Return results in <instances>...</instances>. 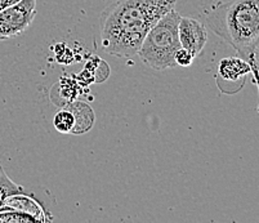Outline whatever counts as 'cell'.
<instances>
[{"label":"cell","instance_id":"3","mask_svg":"<svg viewBox=\"0 0 259 223\" xmlns=\"http://www.w3.org/2000/svg\"><path fill=\"white\" fill-rule=\"evenodd\" d=\"M181 15L174 8L162 16L143 39L138 57L151 69L161 71L176 66V53L181 47L178 25Z\"/></svg>","mask_w":259,"mask_h":223},{"label":"cell","instance_id":"6","mask_svg":"<svg viewBox=\"0 0 259 223\" xmlns=\"http://www.w3.org/2000/svg\"><path fill=\"white\" fill-rule=\"evenodd\" d=\"M4 206L27 213V214L32 215L36 219V222H39V220L40 222H46V220L52 219V217H49L48 213L43 209V206L40 205L39 201L35 200L31 195H26L25 192L12 195V196L7 198L6 201H4Z\"/></svg>","mask_w":259,"mask_h":223},{"label":"cell","instance_id":"14","mask_svg":"<svg viewBox=\"0 0 259 223\" xmlns=\"http://www.w3.org/2000/svg\"><path fill=\"white\" fill-rule=\"evenodd\" d=\"M17 2H20V0H0V11H3L4 8L12 6V4L17 3Z\"/></svg>","mask_w":259,"mask_h":223},{"label":"cell","instance_id":"5","mask_svg":"<svg viewBox=\"0 0 259 223\" xmlns=\"http://www.w3.org/2000/svg\"><path fill=\"white\" fill-rule=\"evenodd\" d=\"M178 36L181 47L191 52L195 57L201 53L208 41L206 27L200 21L192 17H181L178 25Z\"/></svg>","mask_w":259,"mask_h":223},{"label":"cell","instance_id":"8","mask_svg":"<svg viewBox=\"0 0 259 223\" xmlns=\"http://www.w3.org/2000/svg\"><path fill=\"white\" fill-rule=\"evenodd\" d=\"M72 111L75 116V128L72 133L81 135L88 132L94 125V112L91 107L83 102H75L67 106Z\"/></svg>","mask_w":259,"mask_h":223},{"label":"cell","instance_id":"4","mask_svg":"<svg viewBox=\"0 0 259 223\" xmlns=\"http://www.w3.org/2000/svg\"><path fill=\"white\" fill-rule=\"evenodd\" d=\"M36 0H20L0 11V41L25 32L36 16Z\"/></svg>","mask_w":259,"mask_h":223},{"label":"cell","instance_id":"2","mask_svg":"<svg viewBox=\"0 0 259 223\" xmlns=\"http://www.w3.org/2000/svg\"><path fill=\"white\" fill-rule=\"evenodd\" d=\"M210 29L248 60L259 39V0H234L208 17Z\"/></svg>","mask_w":259,"mask_h":223},{"label":"cell","instance_id":"12","mask_svg":"<svg viewBox=\"0 0 259 223\" xmlns=\"http://www.w3.org/2000/svg\"><path fill=\"white\" fill-rule=\"evenodd\" d=\"M250 65L251 72L254 75V81H255L256 86H258V93H259V39L256 41V44L254 46L253 51H251L250 56L246 60Z\"/></svg>","mask_w":259,"mask_h":223},{"label":"cell","instance_id":"9","mask_svg":"<svg viewBox=\"0 0 259 223\" xmlns=\"http://www.w3.org/2000/svg\"><path fill=\"white\" fill-rule=\"evenodd\" d=\"M53 125L60 133H72L75 128V116L72 111L67 107L60 110L53 117Z\"/></svg>","mask_w":259,"mask_h":223},{"label":"cell","instance_id":"1","mask_svg":"<svg viewBox=\"0 0 259 223\" xmlns=\"http://www.w3.org/2000/svg\"><path fill=\"white\" fill-rule=\"evenodd\" d=\"M177 0H117L100 18L101 44L117 58L137 56L152 26L174 8Z\"/></svg>","mask_w":259,"mask_h":223},{"label":"cell","instance_id":"7","mask_svg":"<svg viewBox=\"0 0 259 223\" xmlns=\"http://www.w3.org/2000/svg\"><path fill=\"white\" fill-rule=\"evenodd\" d=\"M250 65L246 60L241 57H228L221 61L218 66V77L220 80H225L226 83H236L250 74Z\"/></svg>","mask_w":259,"mask_h":223},{"label":"cell","instance_id":"11","mask_svg":"<svg viewBox=\"0 0 259 223\" xmlns=\"http://www.w3.org/2000/svg\"><path fill=\"white\" fill-rule=\"evenodd\" d=\"M23 222H36L32 215L27 214L17 210V209H12L8 206H2L0 208V223H23Z\"/></svg>","mask_w":259,"mask_h":223},{"label":"cell","instance_id":"10","mask_svg":"<svg viewBox=\"0 0 259 223\" xmlns=\"http://www.w3.org/2000/svg\"><path fill=\"white\" fill-rule=\"evenodd\" d=\"M23 189L18 185H16L12 180H9L6 174L4 169L0 165V208L4 205V201L7 198L16 194H22Z\"/></svg>","mask_w":259,"mask_h":223},{"label":"cell","instance_id":"13","mask_svg":"<svg viewBox=\"0 0 259 223\" xmlns=\"http://www.w3.org/2000/svg\"><path fill=\"white\" fill-rule=\"evenodd\" d=\"M174 60H176V65H178V66L188 67L192 65V62H194L195 56L192 55L191 52H188L187 49L180 48L177 51Z\"/></svg>","mask_w":259,"mask_h":223}]
</instances>
